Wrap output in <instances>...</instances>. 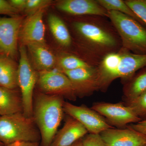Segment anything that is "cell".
<instances>
[{
  "label": "cell",
  "instance_id": "6da1fadb",
  "mask_svg": "<svg viewBox=\"0 0 146 146\" xmlns=\"http://www.w3.org/2000/svg\"><path fill=\"white\" fill-rule=\"evenodd\" d=\"M33 99V117L41 136V146H51L63 116V98L39 91Z\"/></svg>",
  "mask_w": 146,
  "mask_h": 146
},
{
  "label": "cell",
  "instance_id": "7a4b0ae2",
  "mask_svg": "<svg viewBox=\"0 0 146 146\" xmlns=\"http://www.w3.org/2000/svg\"><path fill=\"white\" fill-rule=\"evenodd\" d=\"M146 67V54L124 51L110 52L105 56L98 68L99 89L103 91L116 79L130 80L136 72Z\"/></svg>",
  "mask_w": 146,
  "mask_h": 146
},
{
  "label": "cell",
  "instance_id": "3957f363",
  "mask_svg": "<svg viewBox=\"0 0 146 146\" xmlns=\"http://www.w3.org/2000/svg\"><path fill=\"white\" fill-rule=\"evenodd\" d=\"M40 141V132L33 117H26L23 112L0 116V141L4 145L18 141Z\"/></svg>",
  "mask_w": 146,
  "mask_h": 146
},
{
  "label": "cell",
  "instance_id": "277c9868",
  "mask_svg": "<svg viewBox=\"0 0 146 146\" xmlns=\"http://www.w3.org/2000/svg\"><path fill=\"white\" fill-rule=\"evenodd\" d=\"M107 17L119 34L125 49L146 54V28L130 16L117 11H108Z\"/></svg>",
  "mask_w": 146,
  "mask_h": 146
},
{
  "label": "cell",
  "instance_id": "5b68a950",
  "mask_svg": "<svg viewBox=\"0 0 146 146\" xmlns=\"http://www.w3.org/2000/svg\"><path fill=\"white\" fill-rule=\"evenodd\" d=\"M19 54L18 87L20 88L22 97L23 112L26 117H33V94L38 80V72L32 65L25 46L21 45Z\"/></svg>",
  "mask_w": 146,
  "mask_h": 146
},
{
  "label": "cell",
  "instance_id": "8992f818",
  "mask_svg": "<svg viewBox=\"0 0 146 146\" xmlns=\"http://www.w3.org/2000/svg\"><path fill=\"white\" fill-rule=\"evenodd\" d=\"M54 69L38 72L36 84L39 91L74 100L76 96L70 79L63 72L57 68Z\"/></svg>",
  "mask_w": 146,
  "mask_h": 146
},
{
  "label": "cell",
  "instance_id": "52a82bcc",
  "mask_svg": "<svg viewBox=\"0 0 146 146\" xmlns=\"http://www.w3.org/2000/svg\"><path fill=\"white\" fill-rule=\"evenodd\" d=\"M91 108L104 117L110 125L117 128H123L141 121L125 103L98 102L94 103Z\"/></svg>",
  "mask_w": 146,
  "mask_h": 146
},
{
  "label": "cell",
  "instance_id": "ba28073f",
  "mask_svg": "<svg viewBox=\"0 0 146 146\" xmlns=\"http://www.w3.org/2000/svg\"><path fill=\"white\" fill-rule=\"evenodd\" d=\"M63 109L68 116L79 122L88 133L100 134L104 131L115 127L96 111L85 106H76L64 101Z\"/></svg>",
  "mask_w": 146,
  "mask_h": 146
},
{
  "label": "cell",
  "instance_id": "9c48e42d",
  "mask_svg": "<svg viewBox=\"0 0 146 146\" xmlns=\"http://www.w3.org/2000/svg\"><path fill=\"white\" fill-rule=\"evenodd\" d=\"M73 26L82 39L93 48L110 49L117 45V41L113 35L95 23L78 21L74 22Z\"/></svg>",
  "mask_w": 146,
  "mask_h": 146
},
{
  "label": "cell",
  "instance_id": "30bf717a",
  "mask_svg": "<svg viewBox=\"0 0 146 146\" xmlns=\"http://www.w3.org/2000/svg\"><path fill=\"white\" fill-rule=\"evenodd\" d=\"M23 17L0 18V54L15 60L18 55V41Z\"/></svg>",
  "mask_w": 146,
  "mask_h": 146
},
{
  "label": "cell",
  "instance_id": "8fae6325",
  "mask_svg": "<svg viewBox=\"0 0 146 146\" xmlns=\"http://www.w3.org/2000/svg\"><path fill=\"white\" fill-rule=\"evenodd\" d=\"M62 72L70 79L76 97L88 96L99 89L98 68L91 66Z\"/></svg>",
  "mask_w": 146,
  "mask_h": 146
},
{
  "label": "cell",
  "instance_id": "7c38bea8",
  "mask_svg": "<svg viewBox=\"0 0 146 146\" xmlns=\"http://www.w3.org/2000/svg\"><path fill=\"white\" fill-rule=\"evenodd\" d=\"M45 9H42L24 20L19 33V40L23 45L31 43L46 44L45 28L43 16Z\"/></svg>",
  "mask_w": 146,
  "mask_h": 146
},
{
  "label": "cell",
  "instance_id": "4fadbf2b",
  "mask_svg": "<svg viewBox=\"0 0 146 146\" xmlns=\"http://www.w3.org/2000/svg\"><path fill=\"white\" fill-rule=\"evenodd\" d=\"M100 135L107 146H143L146 144V136L128 126L109 129Z\"/></svg>",
  "mask_w": 146,
  "mask_h": 146
},
{
  "label": "cell",
  "instance_id": "5bb4252c",
  "mask_svg": "<svg viewBox=\"0 0 146 146\" xmlns=\"http://www.w3.org/2000/svg\"><path fill=\"white\" fill-rule=\"evenodd\" d=\"M56 6L59 10L74 16L107 15V11L100 5L97 1L62 0L58 1Z\"/></svg>",
  "mask_w": 146,
  "mask_h": 146
},
{
  "label": "cell",
  "instance_id": "9a60e30c",
  "mask_svg": "<svg viewBox=\"0 0 146 146\" xmlns=\"http://www.w3.org/2000/svg\"><path fill=\"white\" fill-rule=\"evenodd\" d=\"M88 133L79 122L69 116L63 127L56 134L51 146H70Z\"/></svg>",
  "mask_w": 146,
  "mask_h": 146
},
{
  "label": "cell",
  "instance_id": "2e32d148",
  "mask_svg": "<svg viewBox=\"0 0 146 146\" xmlns=\"http://www.w3.org/2000/svg\"><path fill=\"white\" fill-rule=\"evenodd\" d=\"M33 67L36 72L52 70L56 67L57 58L46 45L31 43L26 46Z\"/></svg>",
  "mask_w": 146,
  "mask_h": 146
},
{
  "label": "cell",
  "instance_id": "e0dca14e",
  "mask_svg": "<svg viewBox=\"0 0 146 146\" xmlns=\"http://www.w3.org/2000/svg\"><path fill=\"white\" fill-rule=\"evenodd\" d=\"M18 69L15 60L0 54V86L11 89H17Z\"/></svg>",
  "mask_w": 146,
  "mask_h": 146
},
{
  "label": "cell",
  "instance_id": "ac0fdd59",
  "mask_svg": "<svg viewBox=\"0 0 146 146\" xmlns=\"http://www.w3.org/2000/svg\"><path fill=\"white\" fill-rule=\"evenodd\" d=\"M0 86V116L23 112L21 93Z\"/></svg>",
  "mask_w": 146,
  "mask_h": 146
},
{
  "label": "cell",
  "instance_id": "d6986e66",
  "mask_svg": "<svg viewBox=\"0 0 146 146\" xmlns=\"http://www.w3.org/2000/svg\"><path fill=\"white\" fill-rule=\"evenodd\" d=\"M48 22L56 40L63 47L70 46L72 44V37L64 21L57 15L50 13L48 16Z\"/></svg>",
  "mask_w": 146,
  "mask_h": 146
},
{
  "label": "cell",
  "instance_id": "ffe728a7",
  "mask_svg": "<svg viewBox=\"0 0 146 146\" xmlns=\"http://www.w3.org/2000/svg\"><path fill=\"white\" fill-rule=\"evenodd\" d=\"M146 91V67L135 74L125 86L126 103L131 101Z\"/></svg>",
  "mask_w": 146,
  "mask_h": 146
},
{
  "label": "cell",
  "instance_id": "44dd1931",
  "mask_svg": "<svg viewBox=\"0 0 146 146\" xmlns=\"http://www.w3.org/2000/svg\"><path fill=\"white\" fill-rule=\"evenodd\" d=\"M97 1L107 11H113L123 13L135 19L144 27H146L127 5L125 1L122 0H98Z\"/></svg>",
  "mask_w": 146,
  "mask_h": 146
},
{
  "label": "cell",
  "instance_id": "7402d4cb",
  "mask_svg": "<svg viewBox=\"0 0 146 146\" xmlns=\"http://www.w3.org/2000/svg\"><path fill=\"white\" fill-rule=\"evenodd\" d=\"M91 65L79 58L73 55H63L57 58L56 67L61 72L88 68Z\"/></svg>",
  "mask_w": 146,
  "mask_h": 146
},
{
  "label": "cell",
  "instance_id": "603a6c76",
  "mask_svg": "<svg viewBox=\"0 0 146 146\" xmlns=\"http://www.w3.org/2000/svg\"><path fill=\"white\" fill-rule=\"evenodd\" d=\"M125 103L133 110L141 121L146 120V91L133 100Z\"/></svg>",
  "mask_w": 146,
  "mask_h": 146
},
{
  "label": "cell",
  "instance_id": "cb8c5ba5",
  "mask_svg": "<svg viewBox=\"0 0 146 146\" xmlns=\"http://www.w3.org/2000/svg\"><path fill=\"white\" fill-rule=\"evenodd\" d=\"M125 1L146 26V0H127Z\"/></svg>",
  "mask_w": 146,
  "mask_h": 146
},
{
  "label": "cell",
  "instance_id": "d4e9b609",
  "mask_svg": "<svg viewBox=\"0 0 146 146\" xmlns=\"http://www.w3.org/2000/svg\"><path fill=\"white\" fill-rule=\"evenodd\" d=\"M51 0H27L24 12L27 16H31L43 9H46L52 4Z\"/></svg>",
  "mask_w": 146,
  "mask_h": 146
},
{
  "label": "cell",
  "instance_id": "484cf974",
  "mask_svg": "<svg viewBox=\"0 0 146 146\" xmlns=\"http://www.w3.org/2000/svg\"><path fill=\"white\" fill-rule=\"evenodd\" d=\"M82 141L83 146H107L100 134L88 133Z\"/></svg>",
  "mask_w": 146,
  "mask_h": 146
},
{
  "label": "cell",
  "instance_id": "4316f807",
  "mask_svg": "<svg viewBox=\"0 0 146 146\" xmlns=\"http://www.w3.org/2000/svg\"><path fill=\"white\" fill-rule=\"evenodd\" d=\"M19 11L13 8L8 1L0 0V14H5L11 16H17Z\"/></svg>",
  "mask_w": 146,
  "mask_h": 146
},
{
  "label": "cell",
  "instance_id": "83f0119b",
  "mask_svg": "<svg viewBox=\"0 0 146 146\" xmlns=\"http://www.w3.org/2000/svg\"><path fill=\"white\" fill-rule=\"evenodd\" d=\"M127 126L146 136V120H142L136 123L131 124Z\"/></svg>",
  "mask_w": 146,
  "mask_h": 146
},
{
  "label": "cell",
  "instance_id": "f1b7e54d",
  "mask_svg": "<svg viewBox=\"0 0 146 146\" xmlns=\"http://www.w3.org/2000/svg\"><path fill=\"white\" fill-rule=\"evenodd\" d=\"M8 2L13 8L16 9L19 12L25 11L26 7L27 0H10Z\"/></svg>",
  "mask_w": 146,
  "mask_h": 146
},
{
  "label": "cell",
  "instance_id": "f546056e",
  "mask_svg": "<svg viewBox=\"0 0 146 146\" xmlns=\"http://www.w3.org/2000/svg\"><path fill=\"white\" fill-rule=\"evenodd\" d=\"M4 146H41L40 142L18 141Z\"/></svg>",
  "mask_w": 146,
  "mask_h": 146
},
{
  "label": "cell",
  "instance_id": "4dcf8cb0",
  "mask_svg": "<svg viewBox=\"0 0 146 146\" xmlns=\"http://www.w3.org/2000/svg\"><path fill=\"white\" fill-rule=\"evenodd\" d=\"M70 146H83L82 138L80 139Z\"/></svg>",
  "mask_w": 146,
  "mask_h": 146
},
{
  "label": "cell",
  "instance_id": "1f68e13d",
  "mask_svg": "<svg viewBox=\"0 0 146 146\" xmlns=\"http://www.w3.org/2000/svg\"><path fill=\"white\" fill-rule=\"evenodd\" d=\"M4 145H3V144L0 141V146H4Z\"/></svg>",
  "mask_w": 146,
  "mask_h": 146
},
{
  "label": "cell",
  "instance_id": "d6a6232c",
  "mask_svg": "<svg viewBox=\"0 0 146 146\" xmlns=\"http://www.w3.org/2000/svg\"><path fill=\"white\" fill-rule=\"evenodd\" d=\"M143 146H146V144H145V145H144Z\"/></svg>",
  "mask_w": 146,
  "mask_h": 146
}]
</instances>
